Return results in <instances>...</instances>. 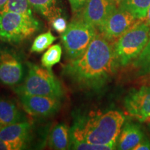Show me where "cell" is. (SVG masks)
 I'll list each match as a JSON object with an SVG mask.
<instances>
[{
    "instance_id": "obj_1",
    "label": "cell",
    "mask_w": 150,
    "mask_h": 150,
    "mask_svg": "<svg viewBox=\"0 0 150 150\" xmlns=\"http://www.w3.org/2000/svg\"><path fill=\"white\" fill-rule=\"evenodd\" d=\"M117 64L114 45L97 33L83 54L65 65L63 74L81 88H98L114 74Z\"/></svg>"
},
{
    "instance_id": "obj_2",
    "label": "cell",
    "mask_w": 150,
    "mask_h": 150,
    "mask_svg": "<svg viewBox=\"0 0 150 150\" xmlns=\"http://www.w3.org/2000/svg\"><path fill=\"white\" fill-rule=\"evenodd\" d=\"M125 120V115L117 110L78 120L71 129V140L116 147Z\"/></svg>"
},
{
    "instance_id": "obj_3",
    "label": "cell",
    "mask_w": 150,
    "mask_h": 150,
    "mask_svg": "<svg viewBox=\"0 0 150 150\" xmlns=\"http://www.w3.org/2000/svg\"><path fill=\"white\" fill-rule=\"evenodd\" d=\"M27 75L23 81L14 88V91L18 95L26 94L60 99L63 98L64 95L63 87L52 70L29 62L27 63Z\"/></svg>"
},
{
    "instance_id": "obj_4",
    "label": "cell",
    "mask_w": 150,
    "mask_h": 150,
    "mask_svg": "<svg viewBox=\"0 0 150 150\" xmlns=\"http://www.w3.org/2000/svg\"><path fill=\"white\" fill-rule=\"evenodd\" d=\"M150 37V26L138 20L114 44L119 64L126 66L135 61L143 51Z\"/></svg>"
},
{
    "instance_id": "obj_5",
    "label": "cell",
    "mask_w": 150,
    "mask_h": 150,
    "mask_svg": "<svg viewBox=\"0 0 150 150\" xmlns=\"http://www.w3.org/2000/svg\"><path fill=\"white\" fill-rule=\"evenodd\" d=\"M40 24L34 16L13 12L0 13V40L20 44L34 35Z\"/></svg>"
},
{
    "instance_id": "obj_6",
    "label": "cell",
    "mask_w": 150,
    "mask_h": 150,
    "mask_svg": "<svg viewBox=\"0 0 150 150\" xmlns=\"http://www.w3.org/2000/svg\"><path fill=\"white\" fill-rule=\"evenodd\" d=\"M97 33L95 27L81 19L73 20L61 35V42L68 59H75L83 54Z\"/></svg>"
},
{
    "instance_id": "obj_7",
    "label": "cell",
    "mask_w": 150,
    "mask_h": 150,
    "mask_svg": "<svg viewBox=\"0 0 150 150\" xmlns=\"http://www.w3.org/2000/svg\"><path fill=\"white\" fill-rule=\"evenodd\" d=\"M25 67L16 52L8 49L0 50V83L16 86L23 81Z\"/></svg>"
},
{
    "instance_id": "obj_8",
    "label": "cell",
    "mask_w": 150,
    "mask_h": 150,
    "mask_svg": "<svg viewBox=\"0 0 150 150\" xmlns=\"http://www.w3.org/2000/svg\"><path fill=\"white\" fill-rule=\"evenodd\" d=\"M138 19L125 9H115L97 30L110 42L116 41L134 25Z\"/></svg>"
},
{
    "instance_id": "obj_9",
    "label": "cell",
    "mask_w": 150,
    "mask_h": 150,
    "mask_svg": "<svg viewBox=\"0 0 150 150\" xmlns=\"http://www.w3.org/2000/svg\"><path fill=\"white\" fill-rule=\"evenodd\" d=\"M117 8V0H88L76 18L81 19L97 30Z\"/></svg>"
},
{
    "instance_id": "obj_10",
    "label": "cell",
    "mask_w": 150,
    "mask_h": 150,
    "mask_svg": "<svg viewBox=\"0 0 150 150\" xmlns=\"http://www.w3.org/2000/svg\"><path fill=\"white\" fill-rule=\"evenodd\" d=\"M18 97L24 110L35 117L52 115L61 107V99L55 97L26 94L18 95Z\"/></svg>"
},
{
    "instance_id": "obj_11",
    "label": "cell",
    "mask_w": 150,
    "mask_h": 150,
    "mask_svg": "<svg viewBox=\"0 0 150 150\" xmlns=\"http://www.w3.org/2000/svg\"><path fill=\"white\" fill-rule=\"evenodd\" d=\"M127 113L140 122L150 115V86L143 85L133 89L124 100Z\"/></svg>"
},
{
    "instance_id": "obj_12",
    "label": "cell",
    "mask_w": 150,
    "mask_h": 150,
    "mask_svg": "<svg viewBox=\"0 0 150 150\" xmlns=\"http://www.w3.org/2000/svg\"><path fill=\"white\" fill-rule=\"evenodd\" d=\"M31 129V124L27 121L2 127L0 128V140L13 143L18 150L22 149L25 147Z\"/></svg>"
},
{
    "instance_id": "obj_13",
    "label": "cell",
    "mask_w": 150,
    "mask_h": 150,
    "mask_svg": "<svg viewBox=\"0 0 150 150\" xmlns=\"http://www.w3.org/2000/svg\"><path fill=\"white\" fill-rule=\"evenodd\" d=\"M144 139V134L136 124L127 122L122 127L118 136L116 147L120 150L134 149Z\"/></svg>"
},
{
    "instance_id": "obj_14",
    "label": "cell",
    "mask_w": 150,
    "mask_h": 150,
    "mask_svg": "<svg viewBox=\"0 0 150 150\" xmlns=\"http://www.w3.org/2000/svg\"><path fill=\"white\" fill-rule=\"evenodd\" d=\"M13 100L8 98H0V127L12 124L27 121Z\"/></svg>"
},
{
    "instance_id": "obj_15",
    "label": "cell",
    "mask_w": 150,
    "mask_h": 150,
    "mask_svg": "<svg viewBox=\"0 0 150 150\" xmlns=\"http://www.w3.org/2000/svg\"><path fill=\"white\" fill-rule=\"evenodd\" d=\"M48 144L51 149L65 150L70 149L71 129L65 124L56 125L49 136Z\"/></svg>"
},
{
    "instance_id": "obj_16",
    "label": "cell",
    "mask_w": 150,
    "mask_h": 150,
    "mask_svg": "<svg viewBox=\"0 0 150 150\" xmlns=\"http://www.w3.org/2000/svg\"><path fill=\"white\" fill-rule=\"evenodd\" d=\"M33 10L49 20L61 16L59 0H29Z\"/></svg>"
},
{
    "instance_id": "obj_17",
    "label": "cell",
    "mask_w": 150,
    "mask_h": 150,
    "mask_svg": "<svg viewBox=\"0 0 150 150\" xmlns=\"http://www.w3.org/2000/svg\"><path fill=\"white\" fill-rule=\"evenodd\" d=\"M118 7L128 11L138 20H145L150 6V0H117Z\"/></svg>"
},
{
    "instance_id": "obj_18",
    "label": "cell",
    "mask_w": 150,
    "mask_h": 150,
    "mask_svg": "<svg viewBox=\"0 0 150 150\" xmlns=\"http://www.w3.org/2000/svg\"><path fill=\"white\" fill-rule=\"evenodd\" d=\"M33 11L29 0H7L0 8V13L13 12L29 16H33Z\"/></svg>"
},
{
    "instance_id": "obj_19",
    "label": "cell",
    "mask_w": 150,
    "mask_h": 150,
    "mask_svg": "<svg viewBox=\"0 0 150 150\" xmlns=\"http://www.w3.org/2000/svg\"><path fill=\"white\" fill-rule=\"evenodd\" d=\"M62 47L59 44L54 45L49 47L41 59V64L43 67L52 70V67L59 63L61 59Z\"/></svg>"
},
{
    "instance_id": "obj_20",
    "label": "cell",
    "mask_w": 150,
    "mask_h": 150,
    "mask_svg": "<svg viewBox=\"0 0 150 150\" xmlns=\"http://www.w3.org/2000/svg\"><path fill=\"white\" fill-rule=\"evenodd\" d=\"M56 39L57 38L54 36L50 31L38 35L33 40L31 52L37 53L42 52L51 45Z\"/></svg>"
},
{
    "instance_id": "obj_21",
    "label": "cell",
    "mask_w": 150,
    "mask_h": 150,
    "mask_svg": "<svg viewBox=\"0 0 150 150\" xmlns=\"http://www.w3.org/2000/svg\"><path fill=\"white\" fill-rule=\"evenodd\" d=\"M134 65L140 74H146L150 73V37L143 51L134 61Z\"/></svg>"
},
{
    "instance_id": "obj_22",
    "label": "cell",
    "mask_w": 150,
    "mask_h": 150,
    "mask_svg": "<svg viewBox=\"0 0 150 150\" xmlns=\"http://www.w3.org/2000/svg\"><path fill=\"white\" fill-rule=\"evenodd\" d=\"M70 149L79 150H110L115 149V147L110 145H94L84 142L71 140Z\"/></svg>"
},
{
    "instance_id": "obj_23",
    "label": "cell",
    "mask_w": 150,
    "mask_h": 150,
    "mask_svg": "<svg viewBox=\"0 0 150 150\" xmlns=\"http://www.w3.org/2000/svg\"><path fill=\"white\" fill-rule=\"evenodd\" d=\"M50 23L53 29L56 32L63 33L67 27V24L66 20L61 16H57L56 18L52 19L50 20Z\"/></svg>"
},
{
    "instance_id": "obj_24",
    "label": "cell",
    "mask_w": 150,
    "mask_h": 150,
    "mask_svg": "<svg viewBox=\"0 0 150 150\" xmlns=\"http://www.w3.org/2000/svg\"><path fill=\"white\" fill-rule=\"evenodd\" d=\"M88 0H69L73 13L77 15L81 11Z\"/></svg>"
},
{
    "instance_id": "obj_25",
    "label": "cell",
    "mask_w": 150,
    "mask_h": 150,
    "mask_svg": "<svg viewBox=\"0 0 150 150\" xmlns=\"http://www.w3.org/2000/svg\"><path fill=\"white\" fill-rule=\"evenodd\" d=\"M0 150H18V148L13 143L0 140Z\"/></svg>"
},
{
    "instance_id": "obj_26",
    "label": "cell",
    "mask_w": 150,
    "mask_h": 150,
    "mask_svg": "<svg viewBox=\"0 0 150 150\" xmlns=\"http://www.w3.org/2000/svg\"><path fill=\"white\" fill-rule=\"evenodd\" d=\"M150 149V142L147 139H143L138 145L134 148V150H148Z\"/></svg>"
},
{
    "instance_id": "obj_27",
    "label": "cell",
    "mask_w": 150,
    "mask_h": 150,
    "mask_svg": "<svg viewBox=\"0 0 150 150\" xmlns=\"http://www.w3.org/2000/svg\"><path fill=\"white\" fill-rule=\"evenodd\" d=\"M140 82L143 83L144 85L150 86V73H149V74H147V76H142L140 81Z\"/></svg>"
},
{
    "instance_id": "obj_28",
    "label": "cell",
    "mask_w": 150,
    "mask_h": 150,
    "mask_svg": "<svg viewBox=\"0 0 150 150\" xmlns=\"http://www.w3.org/2000/svg\"><path fill=\"white\" fill-rule=\"evenodd\" d=\"M145 22H146V23L148 24V25L150 26V6H149V9H148L147 17H146V18H145Z\"/></svg>"
},
{
    "instance_id": "obj_29",
    "label": "cell",
    "mask_w": 150,
    "mask_h": 150,
    "mask_svg": "<svg viewBox=\"0 0 150 150\" xmlns=\"http://www.w3.org/2000/svg\"><path fill=\"white\" fill-rule=\"evenodd\" d=\"M144 122H145L147 124L148 126L150 127V115L149 116V117H147V118H146V119L145 120V121H144Z\"/></svg>"
},
{
    "instance_id": "obj_30",
    "label": "cell",
    "mask_w": 150,
    "mask_h": 150,
    "mask_svg": "<svg viewBox=\"0 0 150 150\" xmlns=\"http://www.w3.org/2000/svg\"><path fill=\"white\" fill-rule=\"evenodd\" d=\"M0 128H1V127H0Z\"/></svg>"
}]
</instances>
